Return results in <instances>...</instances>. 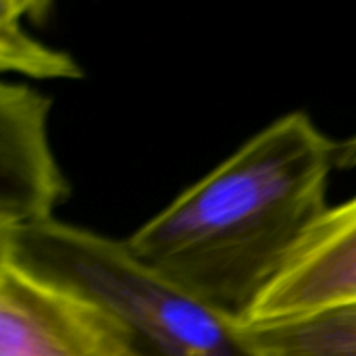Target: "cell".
<instances>
[{"label":"cell","instance_id":"6da1fadb","mask_svg":"<svg viewBox=\"0 0 356 356\" xmlns=\"http://www.w3.org/2000/svg\"><path fill=\"white\" fill-rule=\"evenodd\" d=\"M336 144L307 113H288L173 198L125 244L146 267L244 327L330 211Z\"/></svg>","mask_w":356,"mask_h":356},{"label":"cell","instance_id":"7a4b0ae2","mask_svg":"<svg viewBox=\"0 0 356 356\" xmlns=\"http://www.w3.org/2000/svg\"><path fill=\"white\" fill-rule=\"evenodd\" d=\"M0 263L102 305L144 356H257L238 323L146 267L125 240L54 219L0 232Z\"/></svg>","mask_w":356,"mask_h":356},{"label":"cell","instance_id":"3957f363","mask_svg":"<svg viewBox=\"0 0 356 356\" xmlns=\"http://www.w3.org/2000/svg\"><path fill=\"white\" fill-rule=\"evenodd\" d=\"M0 356H144L108 309L0 263Z\"/></svg>","mask_w":356,"mask_h":356},{"label":"cell","instance_id":"277c9868","mask_svg":"<svg viewBox=\"0 0 356 356\" xmlns=\"http://www.w3.org/2000/svg\"><path fill=\"white\" fill-rule=\"evenodd\" d=\"M52 100L25 86H0V232L54 221L69 198L48 136Z\"/></svg>","mask_w":356,"mask_h":356},{"label":"cell","instance_id":"5b68a950","mask_svg":"<svg viewBox=\"0 0 356 356\" xmlns=\"http://www.w3.org/2000/svg\"><path fill=\"white\" fill-rule=\"evenodd\" d=\"M350 302H356V196L330 207L263 294L246 325L300 319Z\"/></svg>","mask_w":356,"mask_h":356},{"label":"cell","instance_id":"8992f818","mask_svg":"<svg viewBox=\"0 0 356 356\" xmlns=\"http://www.w3.org/2000/svg\"><path fill=\"white\" fill-rule=\"evenodd\" d=\"M242 330L257 356H356V302Z\"/></svg>","mask_w":356,"mask_h":356},{"label":"cell","instance_id":"52a82bcc","mask_svg":"<svg viewBox=\"0 0 356 356\" xmlns=\"http://www.w3.org/2000/svg\"><path fill=\"white\" fill-rule=\"evenodd\" d=\"M35 2L2 0L0 4V67L38 79H79L83 69L63 50L50 48L29 35L21 19Z\"/></svg>","mask_w":356,"mask_h":356},{"label":"cell","instance_id":"ba28073f","mask_svg":"<svg viewBox=\"0 0 356 356\" xmlns=\"http://www.w3.org/2000/svg\"><path fill=\"white\" fill-rule=\"evenodd\" d=\"M336 169H356V131L336 144Z\"/></svg>","mask_w":356,"mask_h":356}]
</instances>
